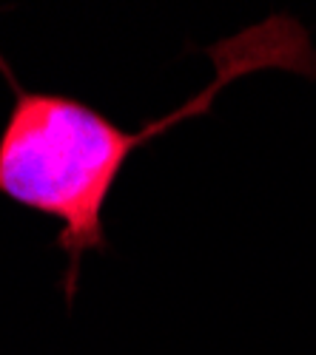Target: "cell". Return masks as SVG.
Instances as JSON below:
<instances>
[{
  "label": "cell",
  "mask_w": 316,
  "mask_h": 355,
  "mask_svg": "<svg viewBox=\"0 0 316 355\" xmlns=\"http://www.w3.org/2000/svg\"><path fill=\"white\" fill-rule=\"evenodd\" d=\"M308 77H316V57H313V63H310V71H308Z\"/></svg>",
  "instance_id": "obj_2"
},
{
  "label": "cell",
  "mask_w": 316,
  "mask_h": 355,
  "mask_svg": "<svg viewBox=\"0 0 316 355\" xmlns=\"http://www.w3.org/2000/svg\"><path fill=\"white\" fill-rule=\"evenodd\" d=\"M211 57L217 63V80L180 111L149 123L142 131H123L74 97L17 94L0 134V193L60 219L63 230L57 245L69 259V295L77 284L80 256L85 250H106L103 208L126 159L177 120L208 111L211 97L234 77L256 71V60L242 35L214 46Z\"/></svg>",
  "instance_id": "obj_1"
}]
</instances>
